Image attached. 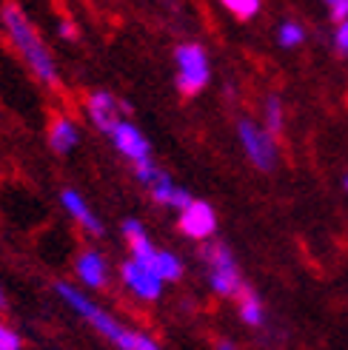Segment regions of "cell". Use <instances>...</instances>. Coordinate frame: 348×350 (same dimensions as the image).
<instances>
[{"instance_id": "cell-18", "label": "cell", "mask_w": 348, "mask_h": 350, "mask_svg": "<svg viewBox=\"0 0 348 350\" xmlns=\"http://www.w3.org/2000/svg\"><path fill=\"white\" fill-rule=\"evenodd\" d=\"M277 38H280V43H283L286 49H294V46H300V43L306 40V29H303L300 23L288 21V23H283V26H280V31H277Z\"/></svg>"}, {"instance_id": "cell-13", "label": "cell", "mask_w": 348, "mask_h": 350, "mask_svg": "<svg viewBox=\"0 0 348 350\" xmlns=\"http://www.w3.org/2000/svg\"><path fill=\"white\" fill-rule=\"evenodd\" d=\"M77 139H80V131L75 126V120H69L66 114H58L49 122V146L58 154H69L77 146Z\"/></svg>"}, {"instance_id": "cell-10", "label": "cell", "mask_w": 348, "mask_h": 350, "mask_svg": "<svg viewBox=\"0 0 348 350\" xmlns=\"http://www.w3.org/2000/svg\"><path fill=\"white\" fill-rule=\"evenodd\" d=\"M60 202H63V208L69 214H72V219L80 225L83 231H89L92 237H100L103 234V222L92 214V208L86 205V200L77 194V191H72V188H66L63 194H60Z\"/></svg>"}, {"instance_id": "cell-23", "label": "cell", "mask_w": 348, "mask_h": 350, "mask_svg": "<svg viewBox=\"0 0 348 350\" xmlns=\"http://www.w3.org/2000/svg\"><path fill=\"white\" fill-rule=\"evenodd\" d=\"M334 43H337V51H340V55H348V21L337 26V34H334Z\"/></svg>"}, {"instance_id": "cell-17", "label": "cell", "mask_w": 348, "mask_h": 350, "mask_svg": "<svg viewBox=\"0 0 348 350\" xmlns=\"http://www.w3.org/2000/svg\"><path fill=\"white\" fill-rule=\"evenodd\" d=\"M220 3L229 9L237 21H251V17L260 12V0H220Z\"/></svg>"}, {"instance_id": "cell-12", "label": "cell", "mask_w": 348, "mask_h": 350, "mask_svg": "<svg viewBox=\"0 0 348 350\" xmlns=\"http://www.w3.org/2000/svg\"><path fill=\"white\" fill-rule=\"evenodd\" d=\"M75 271L80 276L83 285L89 288H103L109 279V271H106V259H103L97 251H83L75 262Z\"/></svg>"}, {"instance_id": "cell-11", "label": "cell", "mask_w": 348, "mask_h": 350, "mask_svg": "<svg viewBox=\"0 0 348 350\" xmlns=\"http://www.w3.org/2000/svg\"><path fill=\"white\" fill-rule=\"evenodd\" d=\"M123 237L129 242V248H132V259L134 262H140V265H151L154 256H158V248L151 245V239L146 237V228L137 219H126L123 222Z\"/></svg>"}, {"instance_id": "cell-16", "label": "cell", "mask_w": 348, "mask_h": 350, "mask_svg": "<svg viewBox=\"0 0 348 350\" xmlns=\"http://www.w3.org/2000/svg\"><path fill=\"white\" fill-rule=\"evenodd\" d=\"M266 131L271 134V137H277V134H283V103H280V97H269L266 100Z\"/></svg>"}, {"instance_id": "cell-5", "label": "cell", "mask_w": 348, "mask_h": 350, "mask_svg": "<svg viewBox=\"0 0 348 350\" xmlns=\"http://www.w3.org/2000/svg\"><path fill=\"white\" fill-rule=\"evenodd\" d=\"M237 134H240L243 148H246V154H249V160L260 171H271L277 165V146H274V137L266 129L254 126L251 120H240Z\"/></svg>"}, {"instance_id": "cell-6", "label": "cell", "mask_w": 348, "mask_h": 350, "mask_svg": "<svg viewBox=\"0 0 348 350\" xmlns=\"http://www.w3.org/2000/svg\"><path fill=\"white\" fill-rule=\"evenodd\" d=\"M109 137H112L114 148L123 154L126 160H132L134 165H146V163H151V146H149V139L143 137L140 129L132 126V122L120 120V122H117V129H114Z\"/></svg>"}, {"instance_id": "cell-4", "label": "cell", "mask_w": 348, "mask_h": 350, "mask_svg": "<svg viewBox=\"0 0 348 350\" xmlns=\"http://www.w3.org/2000/svg\"><path fill=\"white\" fill-rule=\"evenodd\" d=\"M203 259L208 262V282H212V288L220 296H237L243 291L237 262L223 242H214V245H208V248H203Z\"/></svg>"}, {"instance_id": "cell-25", "label": "cell", "mask_w": 348, "mask_h": 350, "mask_svg": "<svg viewBox=\"0 0 348 350\" xmlns=\"http://www.w3.org/2000/svg\"><path fill=\"white\" fill-rule=\"evenodd\" d=\"M217 350H234V347H232L229 342H220V345H217Z\"/></svg>"}, {"instance_id": "cell-7", "label": "cell", "mask_w": 348, "mask_h": 350, "mask_svg": "<svg viewBox=\"0 0 348 350\" xmlns=\"http://www.w3.org/2000/svg\"><path fill=\"white\" fill-rule=\"evenodd\" d=\"M120 109L129 111V103H120L114 100L109 92H92L89 100H86V111H89L92 122L103 131V134H112L120 122Z\"/></svg>"}, {"instance_id": "cell-15", "label": "cell", "mask_w": 348, "mask_h": 350, "mask_svg": "<svg viewBox=\"0 0 348 350\" xmlns=\"http://www.w3.org/2000/svg\"><path fill=\"white\" fill-rule=\"evenodd\" d=\"M149 268L158 273L163 282H177V279L183 276V262L174 254H169V251H158V256H154V262Z\"/></svg>"}, {"instance_id": "cell-9", "label": "cell", "mask_w": 348, "mask_h": 350, "mask_svg": "<svg viewBox=\"0 0 348 350\" xmlns=\"http://www.w3.org/2000/svg\"><path fill=\"white\" fill-rule=\"evenodd\" d=\"M217 228V217H214V208L208 202L195 200L186 211H180V231L191 239H208Z\"/></svg>"}, {"instance_id": "cell-28", "label": "cell", "mask_w": 348, "mask_h": 350, "mask_svg": "<svg viewBox=\"0 0 348 350\" xmlns=\"http://www.w3.org/2000/svg\"><path fill=\"white\" fill-rule=\"evenodd\" d=\"M325 3H328V6H332V3H334V0H325Z\"/></svg>"}, {"instance_id": "cell-22", "label": "cell", "mask_w": 348, "mask_h": 350, "mask_svg": "<svg viewBox=\"0 0 348 350\" xmlns=\"http://www.w3.org/2000/svg\"><path fill=\"white\" fill-rule=\"evenodd\" d=\"M328 9H332V21L334 23H345L348 21V0H334Z\"/></svg>"}, {"instance_id": "cell-19", "label": "cell", "mask_w": 348, "mask_h": 350, "mask_svg": "<svg viewBox=\"0 0 348 350\" xmlns=\"http://www.w3.org/2000/svg\"><path fill=\"white\" fill-rule=\"evenodd\" d=\"M174 188H177V185H174L171 177L163 171V174H160V180L154 183L149 191H151V200L158 202V205H169V202H171V194H174Z\"/></svg>"}, {"instance_id": "cell-20", "label": "cell", "mask_w": 348, "mask_h": 350, "mask_svg": "<svg viewBox=\"0 0 348 350\" xmlns=\"http://www.w3.org/2000/svg\"><path fill=\"white\" fill-rule=\"evenodd\" d=\"M0 350H23V339L6 322H0Z\"/></svg>"}, {"instance_id": "cell-14", "label": "cell", "mask_w": 348, "mask_h": 350, "mask_svg": "<svg viewBox=\"0 0 348 350\" xmlns=\"http://www.w3.org/2000/svg\"><path fill=\"white\" fill-rule=\"evenodd\" d=\"M237 305H240V317L246 325L251 327L263 325V302H260V296L249 285H243V291L237 293Z\"/></svg>"}, {"instance_id": "cell-27", "label": "cell", "mask_w": 348, "mask_h": 350, "mask_svg": "<svg viewBox=\"0 0 348 350\" xmlns=\"http://www.w3.org/2000/svg\"><path fill=\"white\" fill-rule=\"evenodd\" d=\"M343 185H345V191H348V177H345V180H343Z\"/></svg>"}, {"instance_id": "cell-26", "label": "cell", "mask_w": 348, "mask_h": 350, "mask_svg": "<svg viewBox=\"0 0 348 350\" xmlns=\"http://www.w3.org/2000/svg\"><path fill=\"white\" fill-rule=\"evenodd\" d=\"M6 305V296H3V288H0V308Z\"/></svg>"}, {"instance_id": "cell-8", "label": "cell", "mask_w": 348, "mask_h": 350, "mask_svg": "<svg viewBox=\"0 0 348 350\" xmlns=\"http://www.w3.org/2000/svg\"><path fill=\"white\" fill-rule=\"evenodd\" d=\"M120 276H123V282L129 285V291H134L137 296H140V299L154 302V299L160 296V291H163V279L154 273L151 268L140 265V262H134V259L123 262V268H120Z\"/></svg>"}, {"instance_id": "cell-3", "label": "cell", "mask_w": 348, "mask_h": 350, "mask_svg": "<svg viewBox=\"0 0 348 350\" xmlns=\"http://www.w3.org/2000/svg\"><path fill=\"white\" fill-rule=\"evenodd\" d=\"M174 60H177V89L186 97H195L206 89L208 83V57L203 46L197 43H183L174 51Z\"/></svg>"}, {"instance_id": "cell-1", "label": "cell", "mask_w": 348, "mask_h": 350, "mask_svg": "<svg viewBox=\"0 0 348 350\" xmlns=\"http://www.w3.org/2000/svg\"><path fill=\"white\" fill-rule=\"evenodd\" d=\"M55 291L60 293V299L72 308L75 313H80V317L89 322L100 336H106L112 345H117L120 350H160V345L154 342L151 336L146 334H137V330H129L126 325H120L112 313H106L100 305H95L89 296L80 293L77 288H72L69 282H58Z\"/></svg>"}, {"instance_id": "cell-2", "label": "cell", "mask_w": 348, "mask_h": 350, "mask_svg": "<svg viewBox=\"0 0 348 350\" xmlns=\"http://www.w3.org/2000/svg\"><path fill=\"white\" fill-rule=\"evenodd\" d=\"M0 21H3V29L12 38L14 49L21 51V57L26 60V66L38 75L46 85H58V66H55V57L51 51L46 49V43L40 40L38 29L29 23L26 12L17 6V3H3L0 9Z\"/></svg>"}, {"instance_id": "cell-24", "label": "cell", "mask_w": 348, "mask_h": 350, "mask_svg": "<svg viewBox=\"0 0 348 350\" xmlns=\"http://www.w3.org/2000/svg\"><path fill=\"white\" fill-rule=\"evenodd\" d=\"M60 38H69V40L77 38V29H75L72 21H63V23H60Z\"/></svg>"}, {"instance_id": "cell-21", "label": "cell", "mask_w": 348, "mask_h": 350, "mask_svg": "<svg viewBox=\"0 0 348 350\" xmlns=\"http://www.w3.org/2000/svg\"><path fill=\"white\" fill-rule=\"evenodd\" d=\"M134 174H137V180H140L143 185H149V188H151L154 183L160 180V174H163V171H160L158 165H154V163H146V165H134Z\"/></svg>"}]
</instances>
